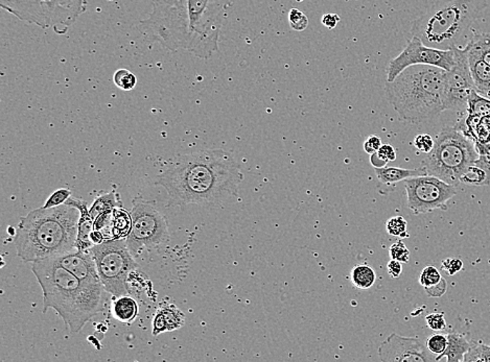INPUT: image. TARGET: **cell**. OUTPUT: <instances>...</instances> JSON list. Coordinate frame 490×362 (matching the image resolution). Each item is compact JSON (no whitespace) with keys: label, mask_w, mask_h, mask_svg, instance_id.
Listing matches in <instances>:
<instances>
[{"label":"cell","mask_w":490,"mask_h":362,"mask_svg":"<svg viewBox=\"0 0 490 362\" xmlns=\"http://www.w3.org/2000/svg\"><path fill=\"white\" fill-rule=\"evenodd\" d=\"M184 314L172 304L164 305L157 312L153 323V335L174 331L184 325Z\"/></svg>","instance_id":"d6986e66"},{"label":"cell","mask_w":490,"mask_h":362,"mask_svg":"<svg viewBox=\"0 0 490 362\" xmlns=\"http://www.w3.org/2000/svg\"><path fill=\"white\" fill-rule=\"evenodd\" d=\"M387 271L392 279H399L402 273V263L395 259H391L387 264Z\"/></svg>","instance_id":"7bdbcfd3"},{"label":"cell","mask_w":490,"mask_h":362,"mask_svg":"<svg viewBox=\"0 0 490 362\" xmlns=\"http://www.w3.org/2000/svg\"><path fill=\"white\" fill-rule=\"evenodd\" d=\"M471 347V341H469L465 334L451 332L447 334V347L444 354L436 358V361H440L446 358L447 362L464 361L465 355Z\"/></svg>","instance_id":"44dd1931"},{"label":"cell","mask_w":490,"mask_h":362,"mask_svg":"<svg viewBox=\"0 0 490 362\" xmlns=\"http://www.w3.org/2000/svg\"><path fill=\"white\" fill-rule=\"evenodd\" d=\"M441 269L446 272L447 275H456L463 269L462 260L458 259V258H446L442 261Z\"/></svg>","instance_id":"ab89813d"},{"label":"cell","mask_w":490,"mask_h":362,"mask_svg":"<svg viewBox=\"0 0 490 362\" xmlns=\"http://www.w3.org/2000/svg\"><path fill=\"white\" fill-rule=\"evenodd\" d=\"M71 197V190L68 189H59V190L53 192L51 197L45 202L44 208H51V207L60 206L66 203L67 200Z\"/></svg>","instance_id":"74e56055"},{"label":"cell","mask_w":490,"mask_h":362,"mask_svg":"<svg viewBox=\"0 0 490 362\" xmlns=\"http://www.w3.org/2000/svg\"><path fill=\"white\" fill-rule=\"evenodd\" d=\"M106 291L116 296L130 294L129 276L137 267L127 239L106 240L90 249Z\"/></svg>","instance_id":"ba28073f"},{"label":"cell","mask_w":490,"mask_h":362,"mask_svg":"<svg viewBox=\"0 0 490 362\" xmlns=\"http://www.w3.org/2000/svg\"><path fill=\"white\" fill-rule=\"evenodd\" d=\"M446 71L431 65L408 67L392 82H386L387 100L401 120L420 123L444 111Z\"/></svg>","instance_id":"5b68a950"},{"label":"cell","mask_w":490,"mask_h":362,"mask_svg":"<svg viewBox=\"0 0 490 362\" xmlns=\"http://www.w3.org/2000/svg\"><path fill=\"white\" fill-rule=\"evenodd\" d=\"M427 294L430 298H440V296H444L447 290V282L446 279L442 278V280L438 283L435 286L430 287V289H426Z\"/></svg>","instance_id":"b9f144b4"},{"label":"cell","mask_w":490,"mask_h":362,"mask_svg":"<svg viewBox=\"0 0 490 362\" xmlns=\"http://www.w3.org/2000/svg\"><path fill=\"white\" fill-rule=\"evenodd\" d=\"M469 57V69L473 76L475 90L481 95L490 100V66L471 47L465 45Z\"/></svg>","instance_id":"e0dca14e"},{"label":"cell","mask_w":490,"mask_h":362,"mask_svg":"<svg viewBox=\"0 0 490 362\" xmlns=\"http://www.w3.org/2000/svg\"><path fill=\"white\" fill-rule=\"evenodd\" d=\"M113 82L123 91H131L137 84L136 76L128 69H118L113 76Z\"/></svg>","instance_id":"4dcf8cb0"},{"label":"cell","mask_w":490,"mask_h":362,"mask_svg":"<svg viewBox=\"0 0 490 362\" xmlns=\"http://www.w3.org/2000/svg\"><path fill=\"white\" fill-rule=\"evenodd\" d=\"M427 348L435 355L436 358L444 354L447 347V334L436 333L431 335L426 341Z\"/></svg>","instance_id":"836d02e7"},{"label":"cell","mask_w":490,"mask_h":362,"mask_svg":"<svg viewBox=\"0 0 490 362\" xmlns=\"http://www.w3.org/2000/svg\"><path fill=\"white\" fill-rule=\"evenodd\" d=\"M444 276H441L440 272L436 269L435 267H427L422 269V274L419 276V283L424 289H430V287L435 286Z\"/></svg>","instance_id":"d6a6232c"},{"label":"cell","mask_w":490,"mask_h":362,"mask_svg":"<svg viewBox=\"0 0 490 362\" xmlns=\"http://www.w3.org/2000/svg\"><path fill=\"white\" fill-rule=\"evenodd\" d=\"M80 217V209L69 204L31 211L16 229L18 257L34 263L73 251Z\"/></svg>","instance_id":"277c9868"},{"label":"cell","mask_w":490,"mask_h":362,"mask_svg":"<svg viewBox=\"0 0 490 362\" xmlns=\"http://www.w3.org/2000/svg\"><path fill=\"white\" fill-rule=\"evenodd\" d=\"M391 259L399 261L402 263H408L410 261V251L407 249L406 244L402 239L397 240L389 249Z\"/></svg>","instance_id":"d590c367"},{"label":"cell","mask_w":490,"mask_h":362,"mask_svg":"<svg viewBox=\"0 0 490 362\" xmlns=\"http://www.w3.org/2000/svg\"><path fill=\"white\" fill-rule=\"evenodd\" d=\"M131 214L121 208L113 209L114 239H125L131 231Z\"/></svg>","instance_id":"cb8c5ba5"},{"label":"cell","mask_w":490,"mask_h":362,"mask_svg":"<svg viewBox=\"0 0 490 362\" xmlns=\"http://www.w3.org/2000/svg\"><path fill=\"white\" fill-rule=\"evenodd\" d=\"M114 318L121 323H132L138 316V305L128 296H119L113 304Z\"/></svg>","instance_id":"7402d4cb"},{"label":"cell","mask_w":490,"mask_h":362,"mask_svg":"<svg viewBox=\"0 0 490 362\" xmlns=\"http://www.w3.org/2000/svg\"><path fill=\"white\" fill-rule=\"evenodd\" d=\"M382 145H383V143H382V139L379 138V136H377V135H372V136H369L367 139H366L365 143H364L363 148L364 150H365L368 155H372L374 154V152H377V150L381 148Z\"/></svg>","instance_id":"60d3db41"},{"label":"cell","mask_w":490,"mask_h":362,"mask_svg":"<svg viewBox=\"0 0 490 362\" xmlns=\"http://www.w3.org/2000/svg\"><path fill=\"white\" fill-rule=\"evenodd\" d=\"M460 184L471 186H490V177L487 172L475 163L469 166L460 177Z\"/></svg>","instance_id":"d4e9b609"},{"label":"cell","mask_w":490,"mask_h":362,"mask_svg":"<svg viewBox=\"0 0 490 362\" xmlns=\"http://www.w3.org/2000/svg\"><path fill=\"white\" fill-rule=\"evenodd\" d=\"M369 161L370 164H372L374 168L386 167L387 164L389 163L387 160L382 158V157L377 154V152H374V154L369 155Z\"/></svg>","instance_id":"7dc6e473"},{"label":"cell","mask_w":490,"mask_h":362,"mask_svg":"<svg viewBox=\"0 0 490 362\" xmlns=\"http://www.w3.org/2000/svg\"><path fill=\"white\" fill-rule=\"evenodd\" d=\"M375 175H377V180L379 183L387 186V187H394L399 182L406 181L410 177H420V175H426V170L420 166L416 170H404L401 167H386L375 168Z\"/></svg>","instance_id":"ffe728a7"},{"label":"cell","mask_w":490,"mask_h":362,"mask_svg":"<svg viewBox=\"0 0 490 362\" xmlns=\"http://www.w3.org/2000/svg\"><path fill=\"white\" fill-rule=\"evenodd\" d=\"M296 1L301 2L303 1V0H296Z\"/></svg>","instance_id":"c3c4849f"},{"label":"cell","mask_w":490,"mask_h":362,"mask_svg":"<svg viewBox=\"0 0 490 362\" xmlns=\"http://www.w3.org/2000/svg\"><path fill=\"white\" fill-rule=\"evenodd\" d=\"M479 156L471 138L456 128L444 127L436 137L433 150L427 154L422 167L427 174L457 187L461 175Z\"/></svg>","instance_id":"52a82bcc"},{"label":"cell","mask_w":490,"mask_h":362,"mask_svg":"<svg viewBox=\"0 0 490 362\" xmlns=\"http://www.w3.org/2000/svg\"><path fill=\"white\" fill-rule=\"evenodd\" d=\"M377 354L384 362L436 361V356L427 348L426 341L397 333L387 337L379 346Z\"/></svg>","instance_id":"4fadbf2b"},{"label":"cell","mask_w":490,"mask_h":362,"mask_svg":"<svg viewBox=\"0 0 490 362\" xmlns=\"http://www.w3.org/2000/svg\"><path fill=\"white\" fill-rule=\"evenodd\" d=\"M427 325L435 332L444 331L446 328L444 312H434L426 316Z\"/></svg>","instance_id":"8d00e7d4"},{"label":"cell","mask_w":490,"mask_h":362,"mask_svg":"<svg viewBox=\"0 0 490 362\" xmlns=\"http://www.w3.org/2000/svg\"><path fill=\"white\" fill-rule=\"evenodd\" d=\"M130 214L132 227L127 237V246L134 258L170 239L165 215L155 202L136 197Z\"/></svg>","instance_id":"9c48e42d"},{"label":"cell","mask_w":490,"mask_h":362,"mask_svg":"<svg viewBox=\"0 0 490 362\" xmlns=\"http://www.w3.org/2000/svg\"><path fill=\"white\" fill-rule=\"evenodd\" d=\"M321 22H322L323 26L328 29H334L336 28L337 24L340 22V16L334 14V13H327L325 14L321 18Z\"/></svg>","instance_id":"f6af8a7d"},{"label":"cell","mask_w":490,"mask_h":362,"mask_svg":"<svg viewBox=\"0 0 490 362\" xmlns=\"http://www.w3.org/2000/svg\"><path fill=\"white\" fill-rule=\"evenodd\" d=\"M118 207V197L114 192L107 193V195H100L89 209L90 215L96 220L98 215L108 210H113Z\"/></svg>","instance_id":"4316f807"},{"label":"cell","mask_w":490,"mask_h":362,"mask_svg":"<svg viewBox=\"0 0 490 362\" xmlns=\"http://www.w3.org/2000/svg\"><path fill=\"white\" fill-rule=\"evenodd\" d=\"M49 28L61 33L76 24L86 11V0H42Z\"/></svg>","instance_id":"5bb4252c"},{"label":"cell","mask_w":490,"mask_h":362,"mask_svg":"<svg viewBox=\"0 0 490 362\" xmlns=\"http://www.w3.org/2000/svg\"><path fill=\"white\" fill-rule=\"evenodd\" d=\"M466 45L490 66V33H475Z\"/></svg>","instance_id":"484cf974"},{"label":"cell","mask_w":490,"mask_h":362,"mask_svg":"<svg viewBox=\"0 0 490 362\" xmlns=\"http://www.w3.org/2000/svg\"><path fill=\"white\" fill-rule=\"evenodd\" d=\"M377 154L388 162H393L397 160V152L391 145H382L381 148L377 150Z\"/></svg>","instance_id":"ee69618b"},{"label":"cell","mask_w":490,"mask_h":362,"mask_svg":"<svg viewBox=\"0 0 490 362\" xmlns=\"http://www.w3.org/2000/svg\"><path fill=\"white\" fill-rule=\"evenodd\" d=\"M224 17L215 0H152V12L138 29L149 43L209 58L219 51Z\"/></svg>","instance_id":"6da1fadb"},{"label":"cell","mask_w":490,"mask_h":362,"mask_svg":"<svg viewBox=\"0 0 490 362\" xmlns=\"http://www.w3.org/2000/svg\"><path fill=\"white\" fill-rule=\"evenodd\" d=\"M49 259L55 261L56 263L71 272L83 282L104 286L100 276H98L96 262H94L93 256H92L90 249L88 251H80V249H76L68 252V253L63 254V255L57 256V257L49 258Z\"/></svg>","instance_id":"9a60e30c"},{"label":"cell","mask_w":490,"mask_h":362,"mask_svg":"<svg viewBox=\"0 0 490 362\" xmlns=\"http://www.w3.org/2000/svg\"><path fill=\"white\" fill-rule=\"evenodd\" d=\"M0 6L21 21L49 29L42 0H0Z\"/></svg>","instance_id":"2e32d148"},{"label":"cell","mask_w":490,"mask_h":362,"mask_svg":"<svg viewBox=\"0 0 490 362\" xmlns=\"http://www.w3.org/2000/svg\"><path fill=\"white\" fill-rule=\"evenodd\" d=\"M407 220L402 217H391L387 220L386 230L389 235L399 238H408L409 233L407 230Z\"/></svg>","instance_id":"1f68e13d"},{"label":"cell","mask_w":490,"mask_h":362,"mask_svg":"<svg viewBox=\"0 0 490 362\" xmlns=\"http://www.w3.org/2000/svg\"><path fill=\"white\" fill-rule=\"evenodd\" d=\"M455 64L444 76V108L451 111H463L469 107V98L475 90L469 69V57L465 47H453Z\"/></svg>","instance_id":"7c38bea8"},{"label":"cell","mask_w":490,"mask_h":362,"mask_svg":"<svg viewBox=\"0 0 490 362\" xmlns=\"http://www.w3.org/2000/svg\"><path fill=\"white\" fill-rule=\"evenodd\" d=\"M465 362H490V346L484 343H471V347L464 357Z\"/></svg>","instance_id":"f546056e"},{"label":"cell","mask_w":490,"mask_h":362,"mask_svg":"<svg viewBox=\"0 0 490 362\" xmlns=\"http://www.w3.org/2000/svg\"><path fill=\"white\" fill-rule=\"evenodd\" d=\"M467 112L479 116H487L490 114V100L479 94L476 90L471 91L469 98Z\"/></svg>","instance_id":"83f0119b"},{"label":"cell","mask_w":490,"mask_h":362,"mask_svg":"<svg viewBox=\"0 0 490 362\" xmlns=\"http://www.w3.org/2000/svg\"><path fill=\"white\" fill-rule=\"evenodd\" d=\"M377 281V274L368 264H359L352 269V283L357 289H370Z\"/></svg>","instance_id":"603a6c76"},{"label":"cell","mask_w":490,"mask_h":362,"mask_svg":"<svg viewBox=\"0 0 490 362\" xmlns=\"http://www.w3.org/2000/svg\"><path fill=\"white\" fill-rule=\"evenodd\" d=\"M44 292V312L56 310L71 333H78L94 316L104 310L102 285L83 282L51 259L34 262L31 267Z\"/></svg>","instance_id":"3957f363"},{"label":"cell","mask_w":490,"mask_h":362,"mask_svg":"<svg viewBox=\"0 0 490 362\" xmlns=\"http://www.w3.org/2000/svg\"><path fill=\"white\" fill-rule=\"evenodd\" d=\"M487 0H444L411 24V35L427 46L451 49L457 46L474 22L487 8Z\"/></svg>","instance_id":"8992f818"},{"label":"cell","mask_w":490,"mask_h":362,"mask_svg":"<svg viewBox=\"0 0 490 362\" xmlns=\"http://www.w3.org/2000/svg\"><path fill=\"white\" fill-rule=\"evenodd\" d=\"M475 164L476 165H478L479 167L484 170L490 177V154L480 155L479 158L476 160Z\"/></svg>","instance_id":"bcb514c9"},{"label":"cell","mask_w":490,"mask_h":362,"mask_svg":"<svg viewBox=\"0 0 490 362\" xmlns=\"http://www.w3.org/2000/svg\"><path fill=\"white\" fill-rule=\"evenodd\" d=\"M404 189L407 207L415 215L426 214L437 209L447 210V203L457 193L455 186L430 175L407 179Z\"/></svg>","instance_id":"30bf717a"},{"label":"cell","mask_w":490,"mask_h":362,"mask_svg":"<svg viewBox=\"0 0 490 362\" xmlns=\"http://www.w3.org/2000/svg\"><path fill=\"white\" fill-rule=\"evenodd\" d=\"M244 180L240 164L223 150L184 155L157 177L168 195V206H218L237 197Z\"/></svg>","instance_id":"7a4b0ae2"},{"label":"cell","mask_w":490,"mask_h":362,"mask_svg":"<svg viewBox=\"0 0 490 362\" xmlns=\"http://www.w3.org/2000/svg\"><path fill=\"white\" fill-rule=\"evenodd\" d=\"M455 64L454 49H438L427 46L419 38L412 36L397 57L392 58L387 69L386 82H392L404 69L414 65H431L449 71Z\"/></svg>","instance_id":"8fae6325"},{"label":"cell","mask_w":490,"mask_h":362,"mask_svg":"<svg viewBox=\"0 0 490 362\" xmlns=\"http://www.w3.org/2000/svg\"><path fill=\"white\" fill-rule=\"evenodd\" d=\"M65 204L73 205V206L78 207L80 209L81 217L80 222H78V233L76 242V249H80V251H88L94 246L91 240L94 220L91 215H90L89 209L87 208V203L71 197Z\"/></svg>","instance_id":"ac0fdd59"},{"label":"cell","mask_w":490,"mask_h":362,"mask_svg":"<svg viewBox=\"0 0 490 362\" xmlns=\"http://www.w3.org/2000/svg\"><path fill=\"white\" fill-rule=\"evenodd\" d=\"M413 145L419 152L429 154L433 150L435 140L428 134H420L415 137Z\"/></svg>","instance_id":"f35d334b"},{"label":"cell","mask_w":490,"mask_h":362,"mask_svg":"<svg viewBox=\"0 0 490 362\" xmlns=\"http://www.w3.org/2000/svg\"><path fill=\"white\" fill-rule=\"evenodd\" d=\"M93 230L102 234L106 240L114 239L113 210H108L94 220Z\"/></svg>","instance_id":"f1b7e54d"},{"label":"cell","mask_w":490,"mask_h":362,"mask_svg":"<svg viewBox=\"0 0 490 362\" xmlns=\"http://www.w3.org/2000/svg\"><path fill=\"white\" fill-rule=\"evenodd\" d=\"M289 24L295 31H303L309 26V18L298 9H292L289 12Z\"/></svg>","instance_id":"e575fe53"}]
</instances>
